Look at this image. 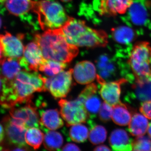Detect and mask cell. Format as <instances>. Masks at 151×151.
<instances>
[{
    "label": "cell",
    "mask_w": 151,
    "mask_h": 151,
    "mask_svg": "<svg viewBox=\"0 0 151 151\" xmlns=\"http://www.w3.org/2000/svg\"><path fill=\"white\" fill-rule=\"evenodd\" d=\"M73 75L78 84H89L97 77L96 69L92 62L84 60L76 63L73 69Z\"/></svg>",
    "instance_id": "5bb4252c"
},
{
    "label": "cell",
    "mask_w": 151,
    "mask_h": 151,
    "mask_svg": "<svg viewBox=\"0 0 151 151\" xmlns=\"http://www.w3.org/2000/svg\"><path fill=\"white\" fill-rule=\"evenodd\" d=\"M2 25V21L1 19V18H0V28H1V27Z\"/></svg>",
    "instance_id": "b9f144b4"
},
{
    "label": "cell",
    "mask_w": 151,
    "mask_h": 151,
    "mask_svg": "<svg viewBox=\"0 0 151 151\" xmlns=\"http://www.w3.org/2000/svg\"><path fill=\"white\" fill-rule=\"evenodd\" d=\"M34 41L47 60L69 63L77 56L79 52L77 46L68 42L61 28L37 34L35 35Z\"/></svg>",
    "instance_id": "6da1fadb"
},
{
    "label": "cell",
    "mask_w": 151,
    "mask_h": 151,
    "mask_svg": "<svg viewBox=\"0 0 151 151\" xmlns=\"http://www.w3.org/2000/svg\"><path fill=\"white\" fill-rule=\"evenodd\" d=\"M39 112L40 127L45 132L58 129L63 126L64 123L57 109H41Z\"/></svg>",
    "instance_id": "2e32d148"
},
{
    "label": "cell",
    "mask_w": 151,
    "mask_h": 151,
    "mask_svg": "<svg viewBox=\"0 0 151 151\" xmlns=\"http://www.w3.org/2000/svg\"><path fill=\"white\" fill-rule=\"evenodd\" d=\"M148 134L150 137L151 139V122L149 124L148 129Z\"/></svg>",
    "instance_id": "f35d334b"
},
{
    "label": "cell",
    "mask_w": 151,
    "mask_h": 151,
    "mask_svg": "<svg viewBox=\"0 0 151 151\" xmlns=\"http://www.w3.org/2000/svg\"><path fill=\"white\" fill-rule=\"evenodd\" d=\"M3 57H4V55H3L2 51L0 47V60Z\"/></svg>",
    "instance_id": "ab89813d"
},
{
    "label": "cell",
    "mask_w": 151,
    "mask_h": 151,
    "mask_svg": "<svg viewBox=\"0 0 151 151\" xmlns=\"http://www.w3.org/2000/svg\"><path fill=\"white\" fill-rule=\"evenodd\" d=\"M85 108L90 119H94L100 111L101 106V100L96 94L87 98L84 103Z\"/></svg>",
    "instance_id": "f1b7e54d"
},
{
    "label": "cell",
    "mask_w": 151,
    "mask_h": 151,
    "mask_svg": "<svg viewBox=\"0 0 151 151\" xmlns=\"http://www.w3.org/2000/svg\"><path fill=\"white\" fill-rule=\"evenodd\" d=\"M45 59L40 47L34 41L25 47L23 56L19 58V61L24 70L37 72Z\"/></svg>",
    "instance_id": "30bf717a"
},
{
    "label": "cell",
    "mask_w": 151,
    "mask_h": 151,
    "mask_svg": "<svg viewBox=\"0 0 151 151\" xmlns=\"http://www.w3.org/2000/svg\"><path fill=\"white\" fill-rule=\"evenodd\" d=\"M97 90L98 87L96 84L94 83L89 84L81 91L77 98L84 103L88 97L96 94Z\"/></svg>",
    "instance_id": "1f68e13d"
},
{
    "label": "cell",
    "mask_w": 151,
    "mask_h": 151,
    "mask_svg": "<svg viewBox=\"0 0 151 151\" xmlns=\"http://www.w3.org/2000/svg\"><path fill=\"white\" fill-rule=\"evenodd\" d=\"M37 92L33 82V72L24 70L20 71L12 81L4 80L0 93V105L5 108H14L19 104L26 103L31 100Z\"/></svg>",
    "instance_id": "3957f363"
},
{
    "label": "cell",
    "mask_w": 151,
    "mask_h": 151,
    "mask_svg": "<svg viewBox=\"0 0 151 151\" xmlns=\"http://www.w3.org/2000/svg\"><path fill=\"white\" fill-rule=\"evenodd\" d=\"M96 78L100 87V95L105 103L113 107L120 103L121 86L127 83L128 80L126 78H121L116 81L107 82L97 74Z\"/></svg>",
    "instance_id": "ba28073f"
},
{
    "label": "cell",
    "mask_w": 151,
    "mask_h": 151,
    "mask_svg": "<svg viewBox=\"0 0 151 151\" xmlns=\"http://www.w3.org/2000/svg\"><path fill=\"white\" fill-rule=\"evenodd\" d=\"M4 83V79L1 75V70H0V93L1 92Z\"/></svg>",
    "instance_id": "74e56055"
},
{
    "label": "cell",
    "mask_w": 151,
    "mask_h": 151,
    "mask_svg": "<svg viewBox=\"0 0 151 151\" xmlns=\"http://www.w3.org/2000/svg\"><path fill=\"white\" fill-rule=\"evenodd\" d=\"M139 111L143 116L151 120V100L144 101L142 103Z\"/></svg>",
    "instance_id": "d6a6232c"
},
{
    "label": "cell",
    "mask_w": 151,
    "mask_h": 151,
    "mask_svg": "<svg viewBox=\"0 0 151 151\" xmlns=\"http://www.w3.org/2000/svg\"><path fill=\"white\" fill-rule=\"evenodd\" d=\"M61 1L64 2H68L72 1V0H61Z\"/></svg>",
    "instance_id": "60d3db41"
},
{
    "label": "cell",
    "mask_w": 151,
    "mask_h": 151,
    "mask_svg": "<svg viewBox=\"0 0 151 151\" xmlns=\"http://www.w3.org/2000/svg\"><path fill=\"white\" fill-rule=\"evenodd\" d=\"M66 63L59 62L50 60H45L39 70L49 77H52L63 71L67 67Z\"/></svg>",
    "instance_id": "d4e9b609"
},
{
    "label": "cell",
    "mask_w": 151,
    "mask_h": 151,
    "mask_svg": "<svg viewBox=\"0 0 151 151\" xmlns=\"http://www.w3.org/2000/svg\"><path fill=\"white\" fill-rule=\"evenodd\" d=\"M34 2L32 0H4V3L10 13L22 17L32 11Z\"/></svg>",
    "instance_id": "d6986e66"
},
{
    "label": "cell",
    "mask_w": 151,
    "mask_h": 151,
    "mask_svg": "<svg viewBox=\"0 0 151 151\" xmlns=\"http://www.w3.org/2000/svg\"><path fill=\"white\" fill-rule=\"evenodd\" d=\"M5 131L2 125L0 124V143L2 142L5 137Z\"/></svg>",
    "instance_id": "d590c367"
},
{
    "label": "cell",
    "mask_w": 151,
    "mask_h": 151,
    "mask_svg": "<svg viewBox=\"0 0 151 151\" xmlns=\"http://www.w3.org/2000/svg\"><path fill=\"white\" fill-rule=\"evenodd\" d=\"M11 151H29L26 146H18Z\"/></svg>",
    "instance_id": "8d00e7d4"
},
{
    "label": "cell",
    "mask_w": 151,
    "mask_h": 151,
    "mask_svg": "<svg viewBox=\"0 0 151 151\" xmlns=\"http://www.w3.org/2000/svg\"><path fill=\"white\" fill-rule=\"evenodd\" d=\"M135 80L151 76V46L149 42L139 41L132 47L128 60Z\"/></svg>",
    "instance_id": "5b68a950"
},
{
    "label": "cell",
    "mask_w": 151,
    "mask_h": 151,
    "mask_svg": "<svg viewBox=\"0 0 151 151\" xmlns=\"http://www.w3.org/2000/svg\"><path fill=\"white\" fill-rule=\"evenodd\" d=\"M61 29L68 42L75 46L96 48L105 47L108 44L106 32L89 27L84 21L69 17Z\"/></svg>",
    "instance_id": "7a4b0ae2"
},
{
    "label": "cell",
    "mask_w": 151,
    "mask_h": 151,
    "mask_svg": "<svg viewBox=\"0 0 151 151\" xmlns=\"http://www.w3.org/2000/svg\"><path fill=\"white\" fill-rule=\"evenodd\" d=\"M61 151H81L78 146L73 143L66 144Z\"/></svg>",
    "instance_id": "836d02e7"
},
{
    "label": "cell",
    "mask_w": 151,
    "mask_h": 151,
    "mask_svg": "<svg viewBox=\"0 0 151 151\" xmlns=\"http://www.w3.org/2000/svg\"><path fill=\"white\" fill-rule=\"evenodd\" d=\"M90 126L89 139L93 145H98L104 143L106 140L107 131L106 129L101 125H96L91 119L88 120Z\"/></svg>",
    "instance_id": "cb8c5ba5"
},
{
    "label": "cell",
    "mask_w": 151,
    "mask_h": 151,
    "mask_svg": "<svg viewBox=\"0 0 151 151\" xmlns=\"http://www.w3.org/2000/svg\"><path fill=\"white\" fill-rule=\"evenodd\" d=\"M149 122L145 116L137 113H133L129 124V130L134 137H140L146 134L149 127Z\"/></svg>",
    "instance_id": "44dd1931"
},
{
    "label": "cell",
    "mask_w": 151,
    "mask_h": 151,
    "mask_svg": "<svg viewBox=\"0 0 151 151\" xmlns=\"http://www.w3.org/2000/svg\"><path fill=\"white\" fill-rule=\"evenodd\" d=\"M132 88L135 97L138 100H151V76L135 80Z\"/></svg>",
    "instance_id": "7402d4cb"
},
{
    "label": "cell",
    "mask_w": 151,
    "mask_h": 151,
    "mask_svg": "<svg viewBox=\"0 0 151 151\" xmlns=\"http://www.w3.org/2000/svg\"><path fill=\"white\" fill-rule=\"evenodd\" d=\"M113 108L107 103H103L101 105L99 111V116L100 120L103 122H109L112 118Z\"/></svg>",
    "instance_id": "4dcf8cb0"
},
{
    "label": "cell",
    "mask_w": 151,
    "mask_h": 151,
    "mask_svg": "<svg viewBox=\"0 0 151 151\" xmlns=\"http://www.w3.org/2000/svg\"><path fill=\"white\" fill-rule=\"evenodd\" d=\"M73 69L70 68L52 77L47 78L45 81L46 91H49L55 99L63 98L70 92L72 84Z\"/></svg>",
    "instance_id": "52a82bcc"
},
{
    "label": "cell",
    "mask_w": 151,
    "mask_h": 151,
    "mask_svg": "<svg viewBox=\"0 0 151 151\" xmlns=\"http://www.w3.org/2000/svg\"><path fill=\"white\" fill-rule=\"evenodd\" d=\"M132 151H151V139L145 136L137 137L133 141Z\"/></svg>",
    "instance_id": "f546056e"
},
{
    "label": "cell",
    "mask_w": 151,
    "mask_h": 151,
    "mask_svg": "<svg viewBox=\"0 0 151 151\" xmlns=\"http://www.w3.org/2000/svg\"><path fill=\"white\" fill-rule=\"evenodd\" d=\"M60 113L68 127L85 123L88 118L84 103L78 98L75 100L61 99L58 102Z\"/></svg>",
    "instance_id": "8992f818"
},
{
    "label": "cell",
    "mask_w": 151,
    "mask_h": 151,
    "mask_svg": "<svg viewBox=\"0 0 151 151\" xmlns=\"http://www.w3.org/2000/svg\"><path fill=\"white\" fill-rule=\"evenodd\" d=\"M94 151H112L110 148L105 145L97 146L94 149Z\"/></svg>",
    "instance_id": "e575fe53"
},
{
    "label": "cell",
    "mask_w": 151,
    "mask_h": 151,
    "mask_svg": "<svg viewBox=\"0 0 151 151\" xmlns=\"http://www.w3.org/2000/svg\"><path fill=\"white\" fill-rule=\"evenodd\" d=\"M111 31L113 39L120 44L127 45L131 43L136 37L134 31L128 27L113 28Z\"/></svg>",
    "instance_id": "603a6c76"
},
{
    "label": "cell",
    "mask_w": 151,
    "mask_h": 151,
    "mask_svg": "<svg viewBox=\"0 0 151 151\" xmlns=\"http://www.w3.org/2000/svg\"><path fill=\"white\" fill-rule=\"evenodd\" d=\"M23 38L21 35L16 37L8 32L0 35V47L4 56L14 58L22 57L24 48L22 41Z\"/></svg>",
    "instance_id": "8fae6325"
},
{
    "label": "cell",
    "mask_w": 151,
    "mask_h": 151,
    "mask_svg": "<svg viewBox=\"0 0 151 151\" xmlns=\"http://www.w3.org/2000/svg\"><path fill=\"white\" fill-rule=\"evenodd\" d=\"M133 4V0H100L98 11L101 15L114 17L126 13Z\"/></svg>",
    "instance_id": "4fadbf2b"
},
{
    "label": "cell",
    "mask_w": 151,
    "mask_h": 151,
    "mask_svg": "<svg viewBox=\"0 0 151 151\" xmlns=\"http://www.w3.org/2000/svg\"><path fill=\"white\" fill-rule=\"evenodd\" d=\"M88 128L85 125L78 124L71 126L69 135L71 140L77 143L84 142L89 137Z\"/></svg>",
    "instance_id": "83f0119b"
},
{
    "label": "cell",
    "mask_w": 151,
    "mask_h": 151,
    "mask_svg": "<svg viewBox=\"0 0 151 151\" xmlns=\"http://www.w3.org/2000/svg\"><path fill=\"white\" fill-rule=\"evenodd\" d=\"M45 132L43 143L45 148L49 151H55L60 148L63 142L62 135L55 131Z\"/></svg>",
    "instance_id": "484cf974"
},
{
    "label": "cell",
    "mask_w": 151,
    "mask_h": 151,
    "mask_svg": "<svg viewBox=\"0 0 151 151\" xmlns=\"http://www.w3.org/2000/svg\"><path fill=\"white\" fill-rule=\"evenodd\" d=\"M5 134L10 143L14 145L25 146L27 129L24 122L7 116L3 119Z\"/></svg>",
    "instance_id": "9c48e42d"
},
{
    "label": "cell",
    "mask_w": 151,
    "mask_h": 151,
    "mask_svg": "<svg viewBox=\"0 0 151 151\" xmlns=\"http://www.w3.org/2000/svg\"><path fill=\"white\" fill-rule=\"evenodd\" d=\"M32 12L37 15L41 28L45 31L61 28L69 17L59 3L49 0L35 1Z\"/></svg>",
    "instance_id": "277c9868"
},
{
    "label": "cell",
    "mask_w": 151,
    "mask_h": 151,
    "mask_svg": "<svg viewBox=\"0 0 151 151\" xmlns=\"http://www.w3.org/2000/svg\"><path fill=\"white\" fill-rule=\"evenodd\" d=\"M109 143L113 151H132L133 141L123 129L113 130L109 137Z\"/></svg>",
    "instance_id": "e0dca14e"
},
{
    "label": "cell",
    "mask_w": 151,
    "mask_h": 151,
    "mask_svg": "<svg viewBox=\"0 0 151 151\" xmlns=\"http://www.w3.org/2000/svg\"><path fill=\"white\" fill-rule=\"evenodd\" d=\"M134 112L128 105L120 102L113 106L112 120L119 126H127L131 122Z\"/></svg>",
    "instance_id": "ffe728a7"
},
{
    "label": "cell",
    "mask_w": 151,
    "mask_h": 151,
    "mask_svg": "<svg viewBox=\"0 0 151 151\" xmlns=\"http://www.w3.org/2000/svg\"><path fill=\"white\" fill-rule=\"evenodd\" d=\"M10 114L12 118L24 122L27 129L32 127H40L39 117L37 108L31 100L27 103L24 107L11 108Z\"/></svg>",
    "instance_id": "7c38bea8"
},
{
    "label": "cell",
    "mask_w": 151,
    "mask_h": 151,
    "mask_svg": "<svg viewBox=\"0 0 151 151\" xmlns=\"http://www.w3.org/2000/svg\"><path fill=\"white\" fill-rule=\"evenodd\" d=\"M26 142L35 150L39 148L42 144L44 135L38 128L32 127L27 129L25 136Z\"/></svg>",
    "instance_id": "4316f807"
},
{
    "label": "cell",
    "mask_w": 151,
    "mask_h": 151,
    "mask_svg": "<svg viewBox=\"0 0 151 151\" xmlns=\"http://www.w3.org/2000/svg\"><path fill=\"white\" fill-rule=\"evenodd\" d=\"M96 63L98 70L97 75L105 81L116 78L118 69L121 68V67H118V65H121V64L116 63L114 60L106 55L99 57Z\"/></svg>",
    "instance_id": "9a60e30c"
},
{
    "label": "cell",
    "mask_w": 151,
    "mask_h": 151,
    "mask_svg": "<svg viewBox=\"0 0 151 151\" xmlns=\"http://www.w3.org/2000/svg\"><path fill=\"white\" fill-rule=\"evenodd\" d=\"M22 68L19 58L3 57L0 60V70L4 80L12 81L14 79Z\"/></svg>",
    "instance_id": "ac0fdd59"
}]
</instances>
